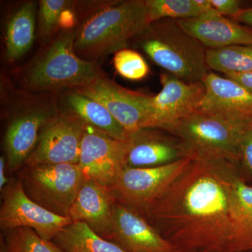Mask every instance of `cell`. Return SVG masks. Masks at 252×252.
<instances>
[{"instance_id":"obj_22","label":"cell","mask_w":252,"mask_h":252,"mask_svg":"<svg viewBox=\"0 0 252 252\" xmlns=\"http://www.w3.org/2000/svg\"><path fill=\"white\" fill-rule=\"evenodd\" d=\"M252 252V187L240 176L235 186L232 252Z\"/></svg>"},{"instance_id":"obj_13","label":"cell","mask_w":252,"mask_h":252,"mask_svg":"<svg viewBox=\"0 0 252 252\" xmlns=\"http://www.w3.org/2000/svg\"><path fill=\"white\" fill-rule=\"evenodd\" d=\"M161 91L152 96L147 128L164 130L199 110L205 94L203 82L188 83L169 74L160 77Z\"/></svg>"},{"instance_id":"obj_34","label":"cell","mask_w":252,"mask_h":252,"mask_svg":"<svg viewBox=\"0 0 252 252\" xmlns=\"http://www.w3.org/2000/svg\"></svg>"},{"instance_id":"obj_24","label":"cell","mask_w":252,"mask_h":252,"mask_svg":"<svg viewBox=\"0 0 252 252\" xmlns=\"http://www.w3.org/2000/svg\"><path fill=\"white\" fill-rule=\"evenodd\" d=\"M207 67L223 73L252 71V44L228 46L220 49H207Z\"/></svg>"},{"instance_id":"obj_26","label":"cell","mask_w":252,"mask_h":252,"mask_svg":"<svg viewBox=\"0 0 252 252\" xmlns=\"http://www.w3.org/2000/svg\"><path fill=\"white\" fill-rule=\"evenodd\" d=\"M114 67L122 77L138 81L148 75L149 67L144 58L134 50L124 49L115 53Z\"/></svg>"},{"instance_id":"obj_31","label":"cell","mask_w":252,"mask_h":252,"mask_svg":"<svg viewBox=\"0 0 252 252\" xmlns=\"http://www.w3.org/2000/svg\"><path fill=\"white\" fill-rule=\"evenodd\" d=\"M233 19L252 28V6L248 9H242L240 13L233 18Z\"/></svg>"},{"instance_id":"obj_3","label":"cell","mask_w":252,"mask_h":252,"mask_svg":"<svg viewBox=\"0 0 252 252\" xmlns=\"http://www.w3.org/2000/svg\"><path fill=\"white\" fill-rule=\"evenodd\" d=\"M76 31L64 30L29 66L23 84L29 90L55 91L86 86L102 74L94 61L74 50Z\"/></svg>"},{"instance_id":"obj_10","label":"cell","mask_w":252,"mask_h":252,"mask_svg":"<svg viewBox=\"0 0 252 252\" xmlns=\"http://www.w3.org/2000/svg\"><path fill=\"white\" fill-rule=\"evenodd\" d=\"M72 91L104 106L130 135L147 128L152 96L126 89L103 74L89 85Z\"/></svg>"},{"instance_id":"obj_2","label":"cell","mask_w":252,"mask_h":252,"mask_svg":"<svg viewBox=\"0 0 252 252\" xmlns=\"http://www.w3.org/2000/svg\"><path fill=\"white\" fill-rule=\"evenodd\" d=\"M150 26L146 0H129L99 9L76 31L74 50L84 59H97L126 49L132 37Z\"/></svg>"},{"instance_id":"obj_25","label":"cell","mask_w":252,"mask_h":252,"mask_svg":"<svg viewBox=\"0 0 252 252\" xmlns=\"http://www.w3.org/2000/svg\"><path fill=\"white\" fill-rule=\"evenodd\" d=\"M1 241L7 252H64L53 241L44 240L29 228L5 230Z\"/></svg>"},{"instance_id":"obj_32","label":"cell","mask_w":252,"mask_h":252,"mask_svg":"<svg viewBox=\"0 0 252 252\" xmlns=\"http://www.w3.org/2000/svg\"><path fill=\"white\" fill-rule=\"evenodd\" d=\"M6 158L4 156H1L0 158V190H3V189L6 187V185L9 182L6 176Z\"/></svg>"},{"instance_id":"obj_17","label":"cell","mask_w":252,"mask_h":252,"mask_svg":"<svg viewBox=\"0 0 252 252\" xmlns=\"http://www.w3.org/2000/svg\"><path fill=\"white\" fill-rule=\"evenodd\" d=\"M114 200L109 189L86 179L69 211L73 222H82L96 234L110 240Z\"/></svg>"},{"instance_id":"obj_14","label":"cell","mask_w":252,"mask_h":252,"mask_svg":"<svg viewBox=\"0 0 252 252\" xmlns=\"http://www.w3.org/2000/svg\"><path fill=\"white\" fill-rule=\"evenodd\" d=\"M109 241L126 252H180L140 214L114 201Z\"/></svg>"},{"instance_id":"obj_21","label":"cell","mask_w":252,"mask_h":252,"mask_svg":"<svg viewBox=\"0 0 252 252\" xmlns=\"http://www.w3.org/2000/svg\"><path fill=\"white\" fill-rule=\"evenodd\" d=\"M52 241L64 252H126L82 222H73L64 227Z\"/></svg>"},{"instance_id":"obj_28","label":"cell","mask_w":252,"mask_h":252,"mask_svg":"<svg viewBox=\"0 0 252 252\" xmlns=\"http://www.w3.org/2000/svg\"><path fill=\"white\" fill-rule=\"evenodd\" d=\"M240 162L252 175V128L244 132L239 149Z\"/></svg>"},{"instance_id":"obj_7","label":"cell","mask_w":252,"mask_h":252,"mask_svg":"<svg viewBox=\"0 0 252 252\" xmlns=\"http://www.w3.org/2000/svg\"><path fill=\"white\" fill-rule=\"evenodd\" d=\"M164 131L182 141L190 152H203L240 162L239 149L244 132L228 123L198 110Z\"/></svg>"},{"instance_id":"obj_27","label":"cell","mask_w":252,"mask_h":252,"mask_svg":"<svg viewBox=\"0 0 252 252\" xmlns=\"http://www.w3.org/2000/svg\"><path fill=\"white\" fill-rule=\"evenodd\" d=\"M72 2L65 0H42L39 1V29L43 38L49 37L61 28L64 11L70 8Z\"/></svg>"},{"instance_id":"obj_18","label":"cell","mask_w":252,"mask_h":252,"mask_svg":"<svg viewBox=\"0 0 252 252\" xmlns=\"http://www.w3.org/2000/svg\"><path fill=\"white\" fill-rule=\"evenodd\" d=\"M56 113L50 109H35L23 113L10 124L4 138L6 166L16 171L25 164L35 149L44 124Z\"/></svg>"},{"instance_id":"obj_12","label":"cell","mask_w":252,"mask_h":252,"mask_svg":"<svg viewBox=\"0 0 252 252\" xmlns=\"http://www.w3.org/2000/svg\"><path fill=\"white\" fill-rule=\"evenodd\" d=\"M205 94L199 110L236 127L252 128V94L241 86L214 72L204 78Z\"/></svg>"},{"instance_id":"obj_6","label":"cell","mask_w":252,"mask_h":252,"mask_svg":"<svg viewBox=\"0 0 252 252\" xmlns=\"http://www.w3.org/2000/svg\"><path fill=\"white\" fill-rule=\"evenodd\" d=\"M193 154L162 166H126L109 188L114 201L143 215L183 173L191 162Z\"/></svg>"},{"instance_id":"obj_20","label":"cell","mask_w":252,"mask_h":252,"mask_svg":"<svg viewBox=\"0 0 252 252\" xmlns=\"http://www.w3.org/2000/svg\"><path fill=\"white\" fill-rule=\"evenodd\" d=\"M35 4L21 5L10 17L6 29V56L10 62L22 58L31 49L35 35Z\"/></svg>"},{"instance_id":"obj_1","label":"cell","mask_w":252,"mask_h":252,"mask_svg":"<svg viewBox=\"0 0 252 252\" xmlns=\"http://www.w3.org/2000/svg\"><path fill=\"white\" fill-rule=\"evenodd\" d=\"M193 154L183 173L142 216L180 251L232 252L240 162Z\"/></svg>"},{"instance_id":"obj_30","label":"cell","mask_w":252,"mask_h":252,"mask_svg":"<svg viewBox=\"0 0 252 252\" xmlns=\"http://www.w3.org/2000/svg\"><path fill=\"white\" fill-rule=\"evenodd\" d=\"M224 77L230 79L252 94V71L245 72H230L224 74Z\"/></svg>"},{"instance_id":"obj_4","label":"cell","mask_w":252,"mask_h":252,"mask_svg":"<svg viewBox=\"0 0 252 252\" xmlns=\"http://www.w3.org/2000/svg\"><path fill=\"white\" fill-rule=\"evenodd\" d=\"M141 47L154 63L188 83L203 82L208 74L207 49L180 26L177 20L151 23L142 34Z\"/></svg>"},{"instance_id":"obj_11","label":"cell","mask_w":252,"mask_h":252,"mask_svg":"<svg viewBox=\"0 0 252 252\" xmlns=\"http://www.w3.org/2000/svg\"><path fill=\"white\" fill-rule=\"evenodd\" d=\"M128 142L86 126L78 165L86 178L109 188L127 166Z\"/></svg>"},{"instance_id":"obj_35","label":"cell","mask_w":252,"mask_h":252,"mask_svg":"<svg viewBox=\"0 0 252 252\" xmlns=\"http://www.w3.org/2000/svg\"></svg>"},{"instance_id":"obj_15","label":"cell","mask_w":252,"mask_h":252,"mask_svg":"<svg viewBox=\"0 0 252 252\" xmlns=\"http://www.w3.org/2000/svg\"><path fill=\"white\" fill-rule=\"evenodd\" d=\"M156 130L142 129L131 134L127 167L144 168L162 166L193 153L175 136L166 135Z\"/></svg>"},{"instance_id":"obj_16","label":"cell","mask_w":252,"mask_h":252,"mask_svg":"<svg viewBox=\"0 0 252 252\" xmlns=\"http://www.w3.org/2000/svg\"><path fill=\"white\" fill-rule=\"evenodd\" d=\"M177 21L186 32L206 49L252 44V28L230 21L213 8L197 17Z\"/></svg>"},{"instance_id":"obj_33","label":"cell","mask_w":252,"mask_h":252,"mask_svg":"<svg viewBox=\"0 0 252 252\" xmlns=\"http://www.w3.org/2000/svg\"><path fill=\"white\" fill-rule=\"evenodd\" d=\"M0 252H6V248H5L4 244L1 241V245H0Z\"/></svg>"},{"instance_id":"obj_8","label":"cell","mask_w":252,"mask_h":252,"mask_svg":"<svg viewBox=\"0 0 252 252\" xmlns=\"http://www.w3.org/2000/svg\"><path fill=\"white\" fill-rule=\"evenodd\" d=\"M87 124L72 112L55 114L44 124L39 140L25 165L78 164Z\"/></svg>"},{"instance_id":"obj_5","label":"cell","mask_w":252,"mask_h":252,"mask_svg":"<svg viewBox=\"0 0 252 252\" xmlns=\"http://www.w3.org/2000/svg\"><path fill=\"white\" fill-rule=\"evenodd\" d=\"M86 177L78 164L26 167L19 180L28 197L50 212L69 217Z\"/></svg>"},{"instance_id":"obj_9","label":"cell","mask_w":252,"mask_h":252,"mask_svg":"<svg viewBox=\"0 0 252 252\" xmlns=\"http://www.w3.org/2000/svg\"><path fill=\"white\" fill-rule=\"evenodd\" d=\"M2 194L0 227L3 231L29 228L41 238L52 241L64 227L73 223L70 217L56 215L31 200L20 180L10 181Z\"/></svg>"},{"instance_id":"obj_19","label":"cell","mask_w":252,"mask_h":252,"mask_svg":"<svg viewBox=\"0 0 252 252\" xmlns=\"http://www.w3.org/2000/svg\"><path fill=\"white\" fill-rule=\"evenodd\" d=\"M66 102L69 111L77 114L88 126L117 140L128 142L130 134L124 128L108 109L97 101L74 91H68Z\"/></svg>"},{"instance_id":"obj_29","label":"cell","mask_w":252,"mask_h":252,"mask_svg":"<svg viewBox=\"0 0 252 252\" xmlns=\"http://www.w3.org/2000/svg\"><path fill=\"white\" fill-rule=\"evenodd\" d=\"M212 8L219 14L227 15L234 18L241 11L240 4L238 0H210Z\"/></svg>"},{"instance_id":"obj_23","label":"cell","mask_w":252,"mask_h":252,"mask_svg":"<svg viewBox=\"0 0 252 252\" xmlns=\"http://www.w3.org/2000/svg\"><path fill=\"white\" fill-rule=\"evenodd\" d=\"M149 23L197 17L212 9L210 0H146Z\"/></svg>"}]
</instances>
